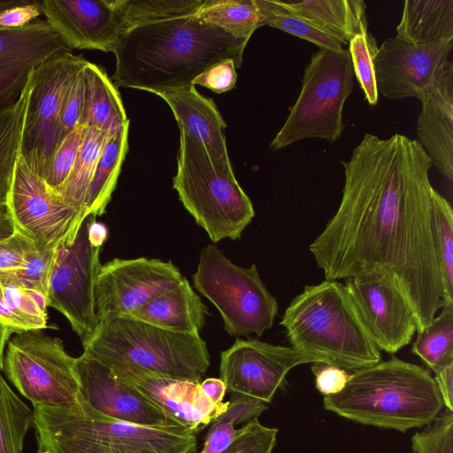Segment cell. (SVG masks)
<instances>
[{
    "label": "cell",
    "instance_id": "74e56055",
    "mask_svg": "<svg viewBox=\"0 0 453 453\" xmlns=\"http://www.w3.org/2000/svg\"><path fill=\"white\" fill-rule=\"evenodd\" d=\"M436 243L447 294L453 298V211L438 191L434 196Z\"/></svg>",
    "mask_w": 453,
    "mask_h": 453
},
{
    "label": "cell",
    "instance_id": "83f0119b",
    "mask_svg": "<svg viewBox=\"0 0 453 453\" xmlns=\"http://www.w3.org/2000/svg\"><path fill=\"white\" fill-rule=\"evenodd\" d=\"M128 129L127 126L106 138L85 200L88 216L105 212L128 150Z\"/></svg>",
    "mask_w": 453,
    "mask_h": 453
},
{
    "label": "cell",
    "instance_id": "d6986e66",
    "mask_svg": "<svg viewBox=\"0 0 453 453\" xmlns=\"http://www.w3.org/2000/svg\"><path fill=\"white\" fill-rule=\"evenodd\" d=\"M65 50H71L46 19L0 28V111L19 100L35 68Z\"/></svg>",
    "mask_w": 453,
    "mask_h": 453
},
{
    "label": "cell",
    "instance_id": "d590c367",
    "mask_svg": "<svg viewBox=\"0 0 453 453\" xmlns=\"http://www.w3.org/2000/svg\"><path fill=\"white\" fill-rule=\"evenodd\" d=\"M203 0H113L122 16L125 31L142 24L191 16Z\"/></svg>",
    "mask_w": 453,
    "mask_h": 453
},
{
    "label": "cell",
    "instance_id": "816d5d0a",
    "mask_svg": "<svg viewBox=\"0 0 453 453\" xmlns=\"http://www.w3.org/2000/svg\"><path fill=\"white\" fill-rule=\"evenodd\" d=\"M200 388L212 403L217 405L223 403L226 388L220 378H207L200 382Z\"/></svg>",
    "mask_w": 453,
    "mask_h": 453
},
{
    "label": "cell",
    "instance_id": "b9f144b4",
    "mask_svg": "<svg viewBox=\"0 0 453 453\" xmlns=\"http://www.w3.org/2000/svg\"><path fill=\"white\" fill-rule=\"evenodd\" d=\"M278 429L262 425L258 418L238 429L231 445L221 453H273Z\"/></svg>",
    "mask_w": 453,
    "mask_h": 453
},
{
    "label": "cell",
    "instance_id": "30bf717a",
    "mask_svg": "<svg viewBox=\"0 0 453 453\" xmlns=\"http://www.w3.org/2000/svg\"><path fill=\"white\" fill-rule=\"evenodd\" d=\"M9 339L3 371L18 391L32 404L73 407L81 395L76 358L58 337L42 329L15 334Z\"/></svg>",
    "mask_w": 453,
    "mask_h": 453
},
{
    "label": "cell",
    "instance_id": "f35d334b",
    "mask_svg": "<svg viewBox=\"0 0 453 453\" xmlns=\"http://www.w3.org/2000/svg\"><path fill=\"white\" fill-rule=\"evenodd\" d=\"M411 453H453V411H441L435 419L415 433Z\"/></svg>",
    "mask_w": 453,
    "mask_h": 453
},
{
    "label": "cell",
    "instance_id": "c3c4849f",
    "mask_svg": "<svg viewBox=\"0 0 453 453\" xmlns=\"http://www.w3.org/2000/svg\"><path fill=\"white\" fill-rule=\"evenodd\" d=\"M224 413L233 418L234 425L246 424L258 417L268 409L265 403L240 394H232Z\"/></svg>",
    "mask_w": 453,
    "mask_h": 453
},
{
    "label": "cell",
    "instance_id": "8992f818",
    "mask_svg": "<svg viewBox=\"0 0 453 453\" xmlns=\"http://www.w3.org/2000/svg\"><path fill=\"white\" fill-rule=\"evenodd\" d=\"M83 354L110 367H133L157 375L201 382L210 353L200 336L178 334L130 318L98 323Z\"/></svg>",
    "mask_w": 453,
    "mask_h": 453
},
{
    "label": "cell",
    "instance_id": "2e32d148",
    "mask_svg": "<svg viewBox=\"0 0 453 453\" xmlns=\"http://www.w3.org/2000/svg\"><path fill=\"white\" fill-rule=\"evenodd\" d=\"M345 288L372 339L395 354L408 345L417 325L405 298L384 275L365 273L345 279Z\"/></svg>",
    "mask_w": 453,
    "mask_h": 453
},
{
    "label": "cell",
    "instance_id": "8d00e7d4",
    "mask_svg": "<svg viewBox=\"0 0 453 453\" xmlns=\"http://www.w3.org/2000/svg\"><path fill=\"white\" fill-rule=\"evenodd\" d=\"M348 50L354 74L365 100L369 104L375 105L379 99L373 65V58L378 50L376 40L369 31L363 32L350 40Z\"/></svg>",
    "mask_w": 453,
    "mask_h": 453
},
{
    "label": "cell",
    "instance_id": "5bb4252c",
    "mask_svg": "<svg viewBox=\"0 0 453 453\" xmlns=\"http://www.w3.org/2000/svg\"><path fill=\"white\" fill-rule=\"evenodd\" d=\"M171 262L157 258H114L101 265L95 285L98 323L127 317L153 298L177 287L182 280Z\"/></svg>",
    "mask_w": 453,
    "mask_h": 453
},
{
    "label": "cell",
    "instance_id": "9a60e30c",
    "mask_svg": "<svg viewBox=\"0 0 453 453\" xmlns=\"http://www.w3.org/2000/svg\"><path fill=\"white\" fill-rule=\"evenodd\" d=\"M311 363L292 347L257 339H236L220 354L219 375L226 391L271 403L294 367Z\"/></svg>",
    "mask_w": 453,
    "mask_h": 453
},
{
    "label": "cell",
    "instance_id": "f907efd6",
    "mask_svg": "<svg viewBox=\"0 0 453 453\" xmlns=\"http://www.w3.org/2000/svg\"><path fill=\"white\" fill-rule=\"evenodd\" d=\"M446 410L453 411V363L435 372L434 377Z\"/></svg>",
    "mask_w": 453,
    "mask_h": 453
},
{
    "label": "cell",
    "instance_id": "e0dca14e",
    "mask_svg": "<svg viewBox=\"0 0 453 453\" xmlns=\"http://www.w3.org/2000/svg\"><path fill=\"white\" fill-rule=\"evenodd\" d=\"M453 40L416 45L388 38L373 58L378 93L391 100L417 97L433 83L448 60Z\"/></svg>",
    "mask_w": 453,
    "mask_h": 453
},
{
    "label": "cell",
    "instance_id": "7dc6e473",
    "mask_svg": "<svg viewBox=\"0 0 453 453\" xmlns=\"http://www.w3.org/2000/svg\"><path fill=\"white\" fill-rule=\"evenodd\" d=\"M233 418L224 412L211 426L204 440L203 447L197 453H221L234 441L238 429L234 428Z\"/></svg>",
    "mask_w": 453,
    "mask_h": 453
},
{
    "label": "cell",
    "instance_id": "ee69618b",
    "mask_svg": "<svg viewBox=\"0 0 453 453\" xmlns=\"http://www.w3.org/2000/svg\"><path fill=\"white\" fill-rule=\"evenodd\" d=\"M236 81V65L234 60L224 59L206 68L192 81V85H200L220 94L234 88Z\"/></svg>",
    "mask_w": 453,
    "mask_h": 453
},
{
    "label": "cell",
    "instance_id": "bcb514c9",
    "mask_svg": "<svg viewBox=\"0 0 453 453\" xmlns=\"http://www.w3.org/2000/svg\"><path fill=\"white\" fill-rule=\"evenodd\" d=\"M311 370L315 377V386L325 396L341 392L349 380L348 371L322 362L312 363Z\"/></svg>",
    "mask_w": 453,
    "mask_h": 453
},
{
    "label": "cell",
    "instance_id": "e575fe53",
    "mask_svg": "<svg viewBox=\"0 0 453 453\" xmlns=\"http://www.w3.org/2000/svg\"><path fill=\"white\" fill-rule=\"evenodd\" d=\"M263 18V26L268 25L318 45L320 49L341 50L343 42L311 20L292 13L277 0H256Z\"/></svg>",
    "mask_w": 453,
    "mask_h": 453
},
{
    "label": "cell",
    "instance_id": "44dd1931",
    "mask_svg": "<svg viewBox=\"0 0 453 453\" xmlns=\"http://www.w3.org/2000/svg\"><path fill=\"white\" fill-rule=\"evenodd\" d=\"M110 368L119 379L147 396L173 424L195 433L213 422L228 404V402L212 403L202 392L200 382L165 377L133 367Z\"/></svg>",
    "mask_w": 453,
    "mask_h": 453
},
{
    "label": "cell",
    "instance_id": "ba28073f",
    "mask_svg": "<svg viewBox=\"0 0 453 453\" xmlns=\"http://www.w3.org/2000/svg\"><path fill=\"white\" fill-rule=\"evenodd\" d=\"M354 71L348 50L320 49L304 68L302 88L270 147L278 150L307 138L331 143L343 132L342 110L354 88Z\"/></svg>",
    "mask_w": 453,
    "mask_h": 453
},
{
    "label": "cell",
    "instance_id": "484cf974",
    "mask_svg": "<svg viewBox=\"0 0 453 453\" xmlns=\"http://www.w3.org/2000/svg\"><path fill=\"white\" fill-rule=\"evenodd\" d=\"M287 11L302 16L349 44L368 31L366 4L363 0L277 1Z\"/></svg>",
    "mask_w": 453,
    "mask_h": 453
},
{
    "label": "cell",
    "instance_id": "d6a6232c",
    "mask_svg": "<svg viewBox=\"0 0 453 453\" xmlns=\"http://www.w3.org/2000/svg\"><path fill=\"white\" fill-rule=\"evenodd\" d=\"M438 316L418 332L411 351L434 373L453 363V299H447Z\"/></svg>",
    "mask_w": 453,
    "mask_h": 453
},
{
    "label": "cell",
    "instance_id": "11a10c76",
    "mask_svg": "<svg viewBox=\"0 0 453 453\" xmlns=\"http://www.w3.org/2000/svg\"><path fill=\"white\" fill-rule=\"evenodd\" d=\"M12 334L13 332L9 327L0 323V373L3 371L4 351Z\"/></svg>",
    "mask_w": 453,
    "mask_h": 453
},
{
    "label": "cell",
    "instance_id": "277c9868",
    "mask_svg": "<svg viewBox=\"0 0 453 453\" xmlns=\"http://www.w3.org/2000/svg\"><path fill=\"white\" fill-rule=\"evenodd\" d=\"M280 324L290 347L312 363L354 372L381 360L380 349L338 280L305 286L291 300Z\"/></svg>",
    "mask_w": 453,
    "mask_h": 453
},
{
    "label": "cell",
    "instance_id": "6da1fadb",
    "mask_svg": "<svg viewBox=\"0 0 453 453\" xmlns=\"http://www.w3.org/2000/svg\"><path fill=\"white\" fill-rule=\"evenodd\" d=\"M341 163L340 205L310 251L328 280L386 276L407 301L419 332L453 299L436 243L431 160L418 141L403 134H365Z\"/></svg>",
    "mask_w": 453,
    "mask_h": 453
},
{
    "label": "cell",
    "instance_id": "3957f363",
    "mask_svg": "<svg viewBox=\"0 0 453 453\" xmlns=\"http://www.w3.org/2000/svg\"><path fill=\"white\" fill-rule=\"evenodd\" d=\"M323 406L353 422L401 433L428 426L444 407L430 372L395 357L354 371L341 392L324 396Z\"/></svg>",
    "mask_w": 453,
    "mask_h": 453
},
{
    "label": "cell",
    "instance_id": "7a4b0ae2",
    "mask_svg": "<svg viewBox=\"0 0 453 453\" xmlns=\"http://www.w3.org/2000/svg\"><path fill=\"white\" fill-rule=\"evenodd\" d=\"M249 40L198 19L195 14L134 26L119 38L111 80L115 86L150 93L192 85L224 59L240 67Z\"/></svg>",
    "mask_w": 453,
    "mask_h": 453
},
{
    "label": "cell",
    "instance_id": "1f68e13d",
    "mask_svg": "<svg viewBox=\"0 0 453 453\" xmlns=\"http://www.w3.org/2000/svg\"><path fill=\"white\" fill-rule=\"evenodd\" d=\"M195 16L240 39L250 40L263 26L256 0H203Z\"/></svg>",
    "mask_w": 453,
    "mask_h": 453
},
{
    "label": "cell",
    "instance_id": "52a82bcc",
    "mask_svg": "<svg viewBox=\"0 0 453 453\" xmlns=\"http://www.w3.org/2000/svg\"><path fill=\"white\" fill-rule=\"evenodd\" d=\"M173 188L213 242L241 237L255 211L234 174L217 167L204 149L180 130Z\"/></svg>",
    "mask_w": 453,
    "mask_h": 453
},
{
    "label": "cell",
    "instance_id": "cb8c5ba5",
    "mask_svg": "<svg viewBox=\"0 0 453 453\" xmlns=\"http://www.w3.org/2000/svg\"><path fill=\"white\" fill-rule=\"evenodd\" d=\"M207 307L187 279L153 298L125 318L137 319L171 332L200 336Z\"/></svg>",
    "mask_w": 453,
    "mask_h": 453
},
{
    "label": "cell",
    "instance_id": "f5cc1de1",
    "mask_svg": "<svg viewBox=\"0 0 453 453\" xmlns=\"http://www.w3.org/2000/svg\"><path fill=\"white\" fill-rule=\"evenodd\" d=\"M96 216L90 215L88 235V241L94 247L101 248L108 235V229L101 222H97Z\"/></svg>",
    "mask_w": 453,
    "mask_h": 453
},
{
    "label": "cell",
    "instance_id": "60d3db41",
    "mask_svg": "<svg viewBox=\"0 0 453 453\" xmlns=\"http://www.w3.org/2000/svg\"><path fill=\"white\" fill-rule=\"evenodd\" d=\"M57 250L34 249L26 257L23 265L13 270L18 283L27 288L37 290L47 297L50 273Z\"/></svg>",
    "mask_w": 453,
    "mask_h": 453
},
{
    "label": "cell",
    "instance_id": "f6af8a7d",
    "mask_svg": "<svg viewBox=\"0 0 453 453\" xmlns=\"http://www.w3.org/2000/svg\"><path fill=\"white\" fill-rule=\"evenodd\" d=\"M35 248L34 242L17 229L12 238L0 242V273L20 267L27 255Z\"/></svg>",
    "mask_w": 453,
    "mask_h": 453
},
{
    "label": "cell",
    "instance_id": "836d02e7",
    "mask_svg": "<svg viewBox=\"0 0 453 453\" xmlns=\"http://www.w3.org/2000/svg\"><path fill=\"white\" fill-rule=\"evenodd\" d=\"M33 424V410L0 373V453H22L25 436Z\"/></svg>",
    "mask_w": 453,
    "mask_h": 453
},
{
    "label": "cell",
    "instance_id": "6f0895ef",
    "mask_svg": "<svg viewBox=\"0 0 453 453\" xmlns=\"http://www.w3.org/2000/svg\"><path fill=\"white\" fill-rule=\"evenodd\" d=\"M189 453H197L196 449H193V450H192V451H190Z\"/></svg>",
    "mask_w": 453,
    "mask_h": 453
},
{
    "label": "cell",
    "instance_id": "ffe728a7",
    "mask_svg": "<svg viewBox=\"0 0 453 453\" xmlns=\"http://www.w3.org/2000/svg\"><path fill=\"white\" fill-rule=\"evenodd\" d=\"M38 6L45 19L71 50L112 52L125 32L121 14L110 0H43Z\"/></svg>",
    "mask_w": 453,
    "mask_h": 453
},
{
    "label": "cell",
    "instance_id": "9f6ffc18",
    "mask_svg": "<svg viewBox=\"0 0 453 453\" xmlns=\"http://www.w3.org/2000/svg\"><path fill=\"white\" fill-rule=\"evenodd\" d=\"M28 0H12V1H2L0 0V12L27 3Z\"/></svg>",
    "mask_w": 453,
    "mask_h": 453
},
{
    "label": "cell",
    "instance_id": "4fadbf2b",
    "mask_svg": "<svg viewBox=\"0 0 453 453\" xmlns=\"http://www.w3.org/2000/svg\"><path fill=\"white\" fill-rule=\"evenodd\" d=\"M7 210L16 228L28 236L37 249L57 250L71 245L88 217L85 209L71 206L50 194L21 154L17 161Z\"/></svg>",
    "mask_w": 453,
    "mask_h": 453
},
{
    "label": "cell",
    "instance_id": "d4e9b609",
    "mask_svg": "<svg viewBox=\"0 0 453 453\" xmlns=\"http://www.w3.org/2000/svg\"><path fill=\"white\" fill-rule=\"evenodd\" d=\"M84 104L80 125L109 134L129 126L121 97L105 70L86 60L83 65Z\"/></svg>",
    "mask_w": 453,
    "mask_h": 453
},
{
    "label": "cell",
    "instance_id": "ab89813d",
    "mask_svg": "<svg viewBox=\"0 0 453 453\" xmlns=\"http://www.w3.org/2000/svg\"><path fill=\"white\" fill-rule=\"evenodd\" d=\"M83 132L84 127L79 124L55 151L43 180L49 192L58 189L68 178L82 142Z\"/></svg>",
    "mask_w": 453,
    "mask_h": 453
},
{
    "label": "cell",
    "instance_id": "5b68a950",
    "mask_svg": "<svg viewBox=\"0 0 453 453\" xmlns=\"http://www.w3.org/2000/svg\"><path fill=\"white\" fill-rule=\"evenodd\" d=\"M37 453H189L196 433L179 426H145L98 412L81 397L73 407L33 404Z\"/></svg>",
    "mask_w": 453,
    "mask_h": 453
},
{
    "label": "cell",
    "instance_id": "4316f807",
    "mask_svg": "<svg viewBox=\"0 0 453 453\" xmlns=\"http://www.w3.org/2000/svg\"><path fill=\"white\" fill-rule=\"evenodd\" d=\"M395 36L416 45L453 40V0H406Z\"/></svg>",
    "mask_w": 453,
    "mask_h": 453
},
{
    "label": "cell",
    "instance_id": "7bdbcfd3",
    "mask_svg": "<svg viewBox=\"0 0 453 453\" xmlns=\"http://www.w3.org/2000/svg\"><path fill=\"white\" fill-rule=\"evenodd\" d=\"M83 66L70 82L65 92L58 121L57 149L64 139L79 125L84 104Z\"/></svg>",
    "mask_w": 453,
    "mask_h": 453
},
{
    "label": "cell",
    "instance_id": "f546056e",
    "mask_svg": "<svg viewBox=\"0 0 453 453\" xmlns=\"http://www.w3.org/2000/svg\"><path fill=\"white\" fill-rule=\"evenodd\" d=\"M44 294L13 282H0V323L14 334L44 329L48 321Z\"/></svg>",
    "mask_w": 453,
    "mask_h": 453
},
{
    "label": "cell",
    "instance_id": "ac0fdd59",
    "mask_svg": "<svg viewBox=\"0 0 453 453\" xmlns=\"http://www.w3.org/2000/svg\"><path fill=\"white\" fill-rule=\"evenodd\" d=\"M76 372L81 397L104 416L145 426H177L147 396L119 379L99 360L82 353L76 357Z\"/></svg>",
    "mask_w": 453,
    "mask_h": 453
},
{
    "label": "cell",
    "instance_id": "f1b7e54d",
    "mask_svg": "<svg viewBox=\"0 0 453 453\" xmlns=\"http://www.w3.org/2000/svg\"><path fill=\"white\" fill-rule=\"evenodd\" d=\"M31 80L32 73L19 100L12 106L0 111V211L7 210L15 168L21 153Z\"/></svg>",
    "mask_w": 453,
    "mask_h": 453
},
{
    "label": "cell",
    "instance_id": "9c48e42d",
    "mask_svg": "<svg viewBox=\"0 0 453 453\" xmlns=\"http://www.w3.org/2000/svg\"><path fill=\"white\" fill-rule=\"evenodd\" d=\"M194 287L219 310L231 336L270 329L278 314L276 298L262 281L257 265L245 268L232 263L215 245L201 250Z\"/></svg>",
    "mask_w": 453,
    "mask_h": 453
},
{
    "label": "cell",
    "instance_id": "4dcf8cb0",
    "mask_svg": "<svg viewBox=\"0 0 453 453\" xmlns=\"http://www.w3.org/2000/svg\"><path fill=\"white\" fill-rule=\"evenodd\" d=\"M108 134L97 128H84L82 142L68 178L50 194L71 206L85 209L88 189Z\"/></svg>",
    "mask_w": 453,
    "mask_h": 453
},
{
    "label": "cell",
    "instance_id": "603a6c76",
    "mask_svg": "<svg viewBox=\"0 0 453 453\" xmlns=\"http://www.w3.org/2000/svg\"><path fill=\"white\" fill-rule=\"evenodd\" d=\"M154 94L169 105L180 130L199 143L217 167L234 174L224 133L226 125L214 102L193 85Z\"/></svg>",
    "mask_w": 453,
    "mask_h": 453
},
{
    "label": "cell",
    "instance_id": "7402d4cb",
    "mask_svg": "<svg viewBox=\"0 0 453 453\" xmlns=\"http://www.w3.org/2000/svg\"><path fill=\"white\" fill-rule=\"evenodd\" d=\"M418 117V142L437 170L453 180V64L447 60L423 92Z\"/></svg>",
    "mask_w": 453,
    "mask_h": 453
},
{
    "label": "cell",
    "instance_id": "7c38bea8",
    "mask_svg": "<svg viewBox=\"0 0 453 453\" xmlns=\"http://www.w3.org/2000/svg\"><path fill=\"white\" fill-rule=\"evenodd\" d=\"M88 215L82 222L74 242L57 249L50 273L47 302L69 321L81 343L96 333L98 319L95 305V285L101 264V248L88 241Z\"/></svg>",
    "mask_w": 453,
    "mask_h": 453
},
{
    "label": "cell",
    "instance_id": "8fae6325",
    "mask_svg": "<svg viewBox=\"0 0 453 453\" xmlns=\"http://www.w3.org/2000/svg\"><path fill=\"white\" fill-rule=\"evenodd\" d=\"M85 62L81 55L65 50L32 73L20 154L27 166L42 180L57 150L58 121L65 92Z\"/></svg>",
    "mask_w": 453,
    "mask_h": 453
},
{
    "label": "cell",
    "instance_id": "681fc988",
    "mask_svg": "<svg viewBox=\"0 0 453 453\" xmlns=\"http://www.w3.org/2000/svg\"><path fill=\"white\" fill-rule=\"evenodd\" d=\"M42 14L38 1L28 0L0 12V28H19L33 22Z\"/></svg>",
    "mask_w": 453,
    "mask_h": 453
},
{
    "label": "cell",
    "instance_id": "db71d44e",
    "mask_svg": "<svg viewBox=\"0 0 453 453\" xmlns=\"http://www.w3.org/2000/svg\"><path fill=\"white\" fill-rule=\"evenodd\" d=\"M16 231L15 223L9 211H0V242L12 238Z\"/></svg>",
    "mask_w": 453,
    "mask_h": 453
}]
</instances>
